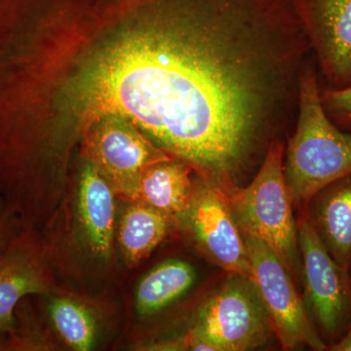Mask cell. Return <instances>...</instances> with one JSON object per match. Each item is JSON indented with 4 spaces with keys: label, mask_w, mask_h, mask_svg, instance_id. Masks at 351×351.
Returning <instances> with one entry per match:
<instances>
[{
    "label": "cell",
    "mask_w": 351,
    "mask_h": 351,
    "mask_svg": "<svg viewBox=\"0 0 351 351\" xmlns=\"http://www.w3.org/2000/svg\"><path fill=\"white\" fill-rule=\"evenodd\" d=\"M350 276H351V263H350Z\"/></svg>",
    "instance_id": "21"
},
{
    "label": "cell",
    "mask_w": 351,
    "mask_h": 351,
    "mask_svg": "<svg viewBox=\"0 0 351 351\" xmlns=\"http://www.w3.org/2000/svg\"><path fill=\"white\" fill-rule=\"evenodd\" d=\"M299 19L313 32L330 80L351 83V0H292Z\"/></svg>",
    "instance_id": "9"
},
{
    "label": "cell",
    "mask_w": 351,
    "mask_h": 351,
    "mask_svg": "<svg viewBox=\"0 0 351 351\" xmlns=\"http://www.w3.org/2000/svg\"><path fill=\"white\" fill-rule=\"evenodd\" d=\"M7 334L9 332L0 331V350H10V335L8 339H4V336Z\"/></svg>",
    "instance_id": "20"
},
{
    "label": "cell",
    "mask_w": 351,
    "mask_h": 351,
    "mask_svg": "<svg viewBox=\"0 0 351 351\" xmlns=\"http://www.w3.org/2000/svg\"><path fill=\"white\" fill-rule=\"evenodd\" d=\"M286 21L285 0H145L69 82V110L80 127L130 119L230 195L271 100L276 64L258 34Z\"/></svg>",
    "instance_id": "1"
},
{
    "label": "cell",
    "mask_w": 351,
    "mask_h": 351,
    "mask_svg": "<svg viewBox=\"0 0 351 351\" xmlns=\"http://www.w3.org/2000/svg\"><path fill=\"white\" fill-rule=\"evenodd\" d=\"M228 274L200 306L191 331L218 351L256 350L276 335L269 311L252 277Z\"/></svg>",
    "instance_id": "4"
},
{
    "label": "cell",
    "mask_w": 351,
    "mask_h": 351,
    "mask_svg": "<svg viewBox=\"0 0 351 351\" xmlns=\"http://www.w3.org/2000/svg\"><path fill=\"white\" fill-rule=\"evenodd\" d=\"M196 271L181 260L159 263L142 279L136 291V308L141 316L162 311L193 287Z\"/></svg>",
    "instance_id": "15"
},
{
    "label": "cell",
    "mask_w": 351,
    "mask_h": 351,
    "mask_svg": "<svg viewBox=\"0 0 351 351\" xmlns=\"http://www.w3.org/2000/svg\"><path fill=\"white\" fill-rule=\"evenodd\" d=\"M114 191L91 164L85 161L77 193V217L88 250L108 262L114 237Z\"/></svg>",
    "instance_id": "11"
},
{
    "label": "cell",
    "mask_w": 351,
    "mask_h": 351,
    "mask_svg": "<svg viewBox=\"0 0 351 351\" xmlns=\"http://www.w3.org/2000/svg\"><path fill=\"white\" fill-rule=\"evenodd\" d=\"M191 166L176 158L145 168L138 180L135 200L176 219L184 213L193 195Z\"/></svg>",
    "instance_id": "13"
},
{
    "label": "cell",
    "mask_w": 351,
    "mask_h": 351,
    "mask_svg": "<svg viewBox=\"0 0 351 351\" xmlns=\"http://www.w3.org/2000/svg\"><path fill=\"white\" fill-rule=\"evenodd\" d=\"M174 221L156 208L132 200L119 226V244L127 265L134 267L149 257L167 237Z\"/></svg>",
    "instance_id": "14"
},
{
    "label": "cell",
    "mask_w": 351,
    "mask_h": 351,
    "mask_svg": "<svg viewBox=\"0 0 351 351\" xmlns=\"http://www.w3.org/2000/svg\"><path fill=\"white\" fill-rule=\"evenodd\" d=\"M18 216L7 205L0 209V251L19 233Z\"/></svg>",
    "instance_id": "18"
},
{
    "label": "cell",
    "mask_w": 351,
    "mask_h": 351,
    "mask_svg": "<svg viewBox=\"0 0 351 351\" xmlns=\"http://www.w3.org/2000/svg\"><path fill=\"white\" fill-rule=\"evenodd\" d=\"M284 175L293 204L306 206L332 182L351 175V135L328 119L313 73L300 80L297 130L289 140Z\"/></svg>",
    "instance_id": "2"
},
{
    "label": "cell",
    "mask_w": 351,
    "mask_h": 351,
    "mask_svg": "<svg viewBox=\"0 0 351 351\" xmlns=\"http://www.w3.org/2000/svg\"><path fill=\"white\" fill-rule=\"evenodd\" d=\"M49 315L60 337L71 350L88 351L94 348L96 320L82 302L69 298H55L49 304Z\"/></svg>",
    "instance_id": "16"
},
{
    "label": "cell",
    "mask_w": 351,
    "mask_h": 351,
    "mask_svg": "<svg viewBox=\"0 0 351 351\" xmlns=\"http://www.w3.org/2000/svg\"><path fill=\"white\" fill-rule=\"evenodd\" d=\"M253 279L269 311L274 332L284 350L301 346L311 350H328L311 316L295 283L280 258L257 235L241 230Z\"/></svg>",
    "instance_id": "7"
},
{
    "label": "cell",
    "mask_w": 351,
    "mask_h": 351,
    "mask_svg": "<svg viewBox=\"0 0 351 351\" xmlns=\"http://www.w3.org/2000/svg\"><path fill=\"white\" fill-rule=\"evenodd\" d=\"M309 219L328 253L350 271L351 263V175L332 182L311 201Z\"/></svg>",
    "instance_id": "12"
},
{
    "label": "cell",
    "mask_w": 351,
    "mask_h": 351,
    "mask_svg": "<svg viewBox=\"0 0 351 351\" xmlns=\"http://www.w3.org/2000/svg\"><path fill=\"white\" fill-rule=\"evenodd\" d=\"M322 101L332 112L346 115L351 120V85L330 90L323 97Z\"/></svg>",
    "instance_id": "17"
},
{
    "label": "cell",
    "mask_w": 351,
    "mask_h": 351,
    "mask_svg": "<svg viewBox=\"0 0 351 351\" xmlns=\"http://www.w3.org/2000/svg\"><path fill=\"white\" fill-rule=\"evenodd\" d=\"M48 290L38 244L29 233H18L0 251V331L11 334L20 302L29 295L47 294Z\"/></svg>",
    "instance_id": "10"
},
{
    "label": "cell",
    "mask_w": 351,
    "mask_h": 351,
    "mask_svg": "<svg viewBox=\"0 0 351 351\" xmlns=\"http://www.w3.org/2000/svg\"><path fill=\"white\" fill-rule=\"evenodd\" d=\"M328 350L331 351H351V325L343 338L339 339L334 345L330 346Z\"/></svg>",
    "instance_id": "19"
},
{
    "label": "cell",
    "mask_w": 351,
    "mask_h": 351,
    "mask_svg": "<svg viewBox=\"0 0 351 351\" xmlns=\"http://www.w3.org/2000/svg\"><path fill=\"white\" fill-rule=\"evenodd\" d=\"M193 244L226 274L252 277L243 237L230 196L206 180L193 184L188 207L176 219Z\"/></svg>",
    "instance_id": "8"
},
{
    "label": "cell",
    "mask_w": 351,
    "mask_h": 351,
    "mask_svg": "<svg viewBox=\"0 0 351 351\" xmlns=\"http://www.w3.org/2000/svg\"><path fill=\"white\" fill-rule=\"evenodd\" d=\"M283 145H270L263 165L250 184L230 196L241 230L263 240L280 258L295 283L302 284L299 230L293 201L284 175Z\"/></svg>",
    "instance_id": "3"
},
{
    "label": "cell",
    "mask_w": 351,
    "mask_h": 351,
    "mask_svg": "<svg viewBox=\"0 0 351 351\" xmlns=\"http://www.w3.org/2000/svg\"><path fill=\"white\" fill-rule=\"evenodd\" d=\"M85 161L100 173L115 195L135 200L145 168L173 158L130 119L106 114L82 127Z\"/></svg>",
    "instance_id": "5"
},
{
    "label": "cell",
    "mask_w": 351,
    "mask_h": 351,
    "mask_svg": "<svg viewBox=\"0 0 351 351\" xmlns=\"http://www.w3.org/2000/svg\"><path fill=\"white\" fill-rule=\"evenodd\" d=\"M307 313L328 348L343 338L351 325V276L328 253L313 221L298 223Z\"/></svg>",
    "instance_id": "6"
}]
</instances>
